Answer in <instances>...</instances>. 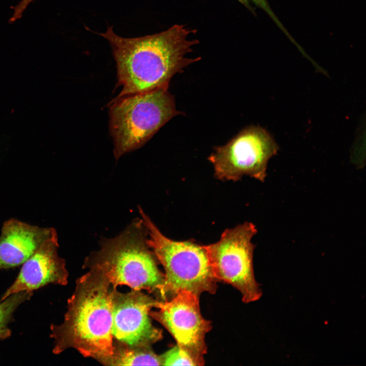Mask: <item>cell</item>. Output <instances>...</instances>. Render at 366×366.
<instances>
[{
	"label": "cell",
	"mask_w": 366,
	"mask_h": 366,
	"mask_svg": "<svg viewBox=\"0 0 366 366\" xmlns=\"http://www.w3.org/2000/svg\"><path fill=\"white\" fill-rule=\"evenodd\" d=\"M89 267V271L76 282L64 322L50 326L52 351L58 354L74 348L84 357L108 365L115 348L111 334L114 287L101 268Z\"/></svg>",
	"instance_id": "2"
},
{
	"label": "cell",
	"mask_w": 366,
	"mask_h": 366,
	"mask_svg": "<svg viewBox=\"0 0 366 366\" xmlns=\"http://www.w3.org/2000/svg\"><path fill=\"white\" fill-rule=\"evenodd\" d=\"M147 230L141 219H135L118 236L104 238L101 249L86 260L107 275L112 286L126 285L133 290H145L161 297L165 275L147 244Z\"/></svg>",
	"instance_id": "3"
},
{
	"label": "cell",
	"mask_w": 366,
	"mask_h": 366,
	"mask_svg": "<svg viewBox=\"0 0 366 366\" xmlns=\"http://www.w3.org/2000/svg\"><path fill=\"white\" fill-rule=\"evenodd\" d=\"M56 233L53 228L33 225L14 218L5 221L0 235V270L22 265Z\"/></svg>",
	"instance_id": "11"
},
{
	"label": "cell",
	"mask_w": 366,
	"mask_h": 366,
	"mask_svg": "<svg viewBox=\"0 0 366 366\" xmlns=\"http://www.w3.org/2000/svg\"><path fill=\"white\" fill-rule=\"evenodd\" d=\"M158 300L141 290L122 293L113 288L111 334L115 346L150 347L163 338L149 315Z\"/></svg>",
	"instance_id": "9"
},
{
	"label": "cell",
	"mask_w": 366,
	"mask_h": 366,
	"mask_svg": "<svg viewBox=\"0 0 366 366\" xmlns=\"http://www.w3.org/2000/svg\"><path fill=\"white\" fill-rule=\"evenodd\" d=\"M241 4L246 6L249 10L254 13V11L251 4H254L259 8H261L265 11L267 15L272 19L277 26L281 29V30L288 37L290 38L291 35L287 30L285 27L283 25L280 21L277 16L275 15L273 11L271 10L267 0H237Z\"/></svg>",
	"instance_id": "15"
},
{
	"label": "cell",
	"mask_w": 366,
	"mask_h": 366,
	"mask_svg": "<svg viewBox=\"0 0 366 366\" xmlns=\"http://www.w3.org/2000/svg\"><path fill=\"white\" fill-rule=\"evenodd\" d=\"M278 150L267 131L259 126H250L226 144L216 147L208 159L219 179L237 181L248 175L264 181L268 162Z\"/></svg>",
	"instance_id": "7"
},
{
	"label": "cell",
	"mask_w": 366,
	"mask_h": 366,
	"mask_svg": "<svg viewBox=\"0 0 366 366\" xmlns=\"http://www.w3.org/2000/svg\"><path fill=\"white\" fill-rule=\"evenodd\" d=\"M256 233L255 225L247 222L226 229L219 241L204 246L215 278L238 289L245 303L257 301L262 295L253 263L255 246L252 239Z\"/></svg>",
	"instance_id": "6"
},
{
	"label": "cell",
	"mask_w": 366,
	"mask_h": 366,
	"mask_svg": "<svg viewBox=\"0 0 366 366\" xmlns=\"http://www.w3.org/2000/svg\"><path fill=\"white\" fill-rule=\"evenodd\" d=\"M109 104V130L116 160L142 146L180 113L168 87L115 98Z\"/></svg>",
	"instance_id": "5"
},
{
	"label": "cell",
	"mask_w": 366,
	"mask_h": 366,
	"mask_svg": "<svg viewBox=\"0 0 366 366\" xmlns=\"http://www.w3.org/2000/svg\"><path fill=\"white\" fill-rule=\"evenodd\" d=\"M34 0H22L15 8L14 13L10 19V21L13 22L20 18L27 6Z\"/></svg>",
	"instance_id": "16"
},
{
	"label": "cell",
	"mask_w": 366,
	"mask_h": 366,
	"mask_svg": "<svg viewBox=\"0 0 366 366\" xmlns=\"http://www.w3.org/2000/svg\"><path fill=\"white\" fill-rule=\"evenodd\" d=\"M139 211L147 230V244L165 270L161 300H169L184 290L199 296L203 292L215 293L218 280L204 246L169 239L140 207Z\"/></svg>",
	"instance_id": "4"
},
{
	"label": "cell",
	"mask_w": 366,
	"mask_h": 366,
	"mask_svg": "<svg viewBox=\"0 0 366 366\" xmlns=\"http://www.w3.org/2000/svg\"><path fill=\"white\" fill-rule=\"evenodd\" d=\"M199 297L191 292L181 291L169 300H158L155 308L159 310L149 313L172 334L181 352L195 365L204 364L205 337L212 328L211 322L201 315Z\"/></svg>",
	"instance_id": "8"
},
{
	"label": "cell",
	"mask_w": 366,
	"mask_h": 366,
	"mask_svg": "<svg viewBox=\"0 0 366 366\" xmlns=\"http://www.w3.org/2000/svg\"><path fill=\"white\" fill-rule=\"evenodd\" d=\"M108 365H161V356L155 354L150 347L115 346L113 354Z\"/></svg>",
	"instance_id": "12"
},
{
	"label": "cell",
	"mask_w": 366,
	"mask_h": 366,
	"mask_svg": "<svg viewBox=\"0 0 366 366\" xmlns=\"http://www.w3.org/2000/svg\"><path fill=\"white\" fill-rule=\"evenodd\" d=\"M163 365H195L193 361L180 351L177 345L161 355Z\"/></svg>",
	"instance_id": "14"
},
{
	"label": "cell",
	"mask_w": 366,
	"mask_h": 366,
	"mask_svg": "<svg viewBox=\"0 0 366 366\" xmlns=\"http://www.w3.org/2000/svg\"><path fill=\"white\" fill-rule=\"evenodd\" d=\"M195 33L181 24L134 38L118 36L111 27L98 33L110 43L116 62L118 85L122 86L116 98L168 87L175 74L200 59L187 56L199 43L189 37Z\"/></svg>",
	"instance_id": "1"
},
{
	"label": "cell",
	"mask_w": 366,
	"mask_h": 366,
	"mask_svg": "<svg viewBox=\"0 0 366 366\" xmlns=\"http://www.w3.org/2000/svg\"><path fill=\"white\" fill-rule=\"evenodd\" d=\"M57 233L44 241L22 265L18 275L0 300L20 292H33L47 285H66L68 272L58 254Z\"/></svg>",
	"instance_id": "10"
},
{
	"label": "cell",
	"mask_w": 366,
	"mask_h": 366,
	"mask_svg": "<svg viewBox=\"0 0 366 366\" xmlns=\"http://www.w3.org/2000/svg\"><path fill=\"white\" fill-rule=\"evenodd\" d=\"M33 294V292H20L0 300V341L11 336L9 324L12 321L14 312L20 305L29 300Z\"/></svg>",
	"instance_id": "13"
}]
</instances>
